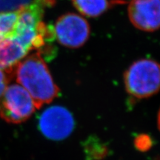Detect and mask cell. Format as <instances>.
Listing matches in <instances>:
<instances>
[{
	"label": "cell",
	"instance_id": "1",
	"mask_svg": "<svg viewBox=\"0 0 160 160\" xmlns=\"http://www.w3.org/2000/svg\"><path fill=\"white\" fill-rule=\"evenodd\" d=\"M15 73L17 82L28 91L37 109L50 104L59 95V88L39 52L19 62Z\"/></svg>",
	"mask_w": 160,
	"mask_h": 160
},
{
	"label": "cell",
	"instance_id": "2",
	"mask_svg": "<svg viewBox=\"0 0 160 160\" xmlns=\"http://www.w3.org/2000/svg\"><path fill=\"white\" fill-rule=\"evenodd\" d=\"M160 71L157 62L152 59L138 60L125 73V85L130 95L144 99L157 93L159 89Z\"/></svg>",
	"mask_w": 160,
	"mask_h": 160
},
{
	"label": "cell",
	"instance_id": "3",
	"mask_svg": "<svg viewBox=\"0 0 160 160\" xmlns=\"http://www.w3.org/2000/svg\"><path fill=\"white\" fill-rule=\"evenodd\" d=\"M36 110L31 97L19 84L8 86L0 97V117L8 123L24 122Z\"/></svg>",
	"mask_w": 160,
	"mask_h": 160
},
{
	"label": "cell",
	"instance_id": "4",
	"mask_svg": "<svg viewBox=\"0 0 160 160\" xmlns=\"http://www.w3.org/2000/svg\"><path fill=\"white\" fill-rule=\"evenodd\" d=\"M39 126L48 139L60 141L68 137L74 129V119L68 110L55 105L45 109L40 116Z\"/></svg>",
	"mask_w": 160,
	"mask_h": 160
},
{
	"label": "cell",
	"instance_id": "5",
	"mask_svg": "<svg viewBox=\"0 0 160 160\" xmlns=\"http://www.w3.org/2000/svg\"><path fill=\"white\" fill-rule=\"evenodd\" d=\"M53 33L59 43L77 48L82 46L89 37L90 27L86 20L76 13H66L55 24Z\"/></svg>",
	"mask_w": 160,
	"mask_h": 160
},
{
	"label": "cell",
	"instance_id": "6",
	"mask_svg": "<svg viewBox=\"0 0 160 160\" xmlns=\"http://www.w3.org/2000/svg\"><path fill=\"white\" fill-rule=\"evenodd\" d=\"M159 0H132L128 7L130 20L142 31H157L159 28Z\"/></svg>",
	"mask_w": 160,
	"mask_h": 160
},
{
	"label": "cell",
	"instance_id": "7",
	"mask_svg": "<svg viewBox=\"0 0 160 160\" xmlns=\"http://www.w3.org/2000/svg\"><path fill=\"white\" fill-rule=\"evenodd\" d=\"M28 53V51L13 38H3L0 41V70L7 73H12Z\"/></svg>",
	"mask_w": 160,
	"mask_h": 160
},
{
	"label": "cell",
	"instance_id": "8",
	"mask_svg": "<svg viewBox=\"0 0 160 160\" xmlns=\"http://www.w3.org/2000/svg\"><path fill=\"white\" fill-rule=\"evenodd\" d=\"M80 13L89 17H97L108 8V0H72Z\"/></svg>",
	"mask_w": 160,
	"mask_h": 160
},
{
	"label": "cell",
	"instance_id": "9",
	"mask_svg": "<svg viewBox=\"0 0 160 160\" xmlns=\"http://www.w3.org/2000/svg\"><path fill=\"white\" fill-rule=\"evenodd\" d=\"M19 11L0 12V36L10 37L17 27Z\"/></svg>",
	"mask_w": 160,
	"mask_h": 160
},
{
	"label": "cell",
	"instance_id": "10",
	"mask_svg": "<svg viewBox=\"0 0 160 160\" xmlns=\"http://www.w3.org/2000/svg\"><path fill=\"white\" fill-rule=\"evenodd\" d=\"M135 145L141 151H148L152 145V141L148 136L140 135L136 138Z\"/></svg>",
	"mask_w": 160,
	"mask_h": 160
},
{
	"label": "cell",
	"instance_id": "11",
	"mask_svg": "<svg viewBox=\"0 0 160 160\" xmlns=\"http://www.w3.org/2000/svg\"><path fill=\"white\" fill-rule=\"evenodd\" d=\"M8 82L9 77L7 75V73L0 70V97L4 93L5 89L7 88Z\"/></svg>",
	"mask_w": 160,
	"mask_h": 160
},
{
	"label": "cell",
	"instance_id": "12",
	"mask_svg": "<svg viewBox=\"0 0 160 160\" xmlns=\"http://www.w3.org/2000/svg\"><path fill=\"white\" fill-rule=\"evenodd\" d=\"M3 39V37H2V36H0V41H1V40L2 39Z\"/></svg>",
	"mask_w": 160,
	"mask_h": 160
}]
</instances>
